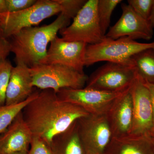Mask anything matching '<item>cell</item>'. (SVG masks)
I'll use <instances>...</instances> for the list:
<instances>
[{"mask_svg":"<svg viewBox=\"0 0 154 154\" xmlns=\"http://www.w3.org/2000/svg\"><path fill=\"white\" fill-rule=\"evenodd\" d=\"M22 113L33 137L49 146L56 137L65 132L77 120L90 114L79 106L61 100L50 89L39 91Z\"/></svg>","mask_w":154,"mask_h":154,"instance_id":"obj_1","label":"cell"},{"mask_svg":"<svg viewBox=\"0 0 154 154\" xmlns=\"http://www.w3.org/2000/svg\"><path fill=\"white\" fill-rule=\"evenodd\" d=\"M70 19L61 13L49 25L24 28L11 36V52L16 64L28 67L39 63L47 55L48 46L57 36L58 32L69 26Z\"/></svg>","mask_w":154,"mask_h":154,"instance_id":"obj_2","label":"cell"},{"mask_svg":"<svg viewBox=\"0 0 154 154\" xmlns=\"http://www.w3.org/2000/svg\"><path fill=\"white\" fill-rule=\"evenodd\" d=\"M149 48H154V41L141 43L128 37L114 39L105 36L99 43L88 45L85 66L99 62L107 61L133 67L131 57L138 53Z\"/></svg>","mask_w":154,"mask_h":154,"instance_id":"obj_3","label":"cell"},{"mask_svg":"<svg viewBox=\"0 0 154 154\" xmlns=\"http://www.w3.org/2000/svg\"><path fill=\"white\" fill-rule=\"evenodd\" d=\"M29 69L34 88L50 89L56 94L64 88H85L88 77L85 73L61 65L38 63Z\"/></svg>","mask_w":154,"mask_h":154,"instance_id":"obj_4","label":"cell"},{"mask_svg":"<svg viewBox=\"0 0 154 154\" xmlns=\"http://www.w3.org/2000/svg\"><path fill=\"white\" fill-rule=\"evenodd\" d=\"M62 11L57 0H37L33 6L23 11L0 14L4 37L8 38L24 28L35 27Z\"/></svg>","mask_w":154,"mask_h":154,"instance_id":"obj_5","label":"cell"},{"mask_svg":"<svg viewBox=\"0 0 154 154\" xmlns=\"http://www.w3.org/2000/svg\"><path fill=\"white\" fill-rule=\"evenodd\" d=\"M98 0H88L73 19L72 23L61 29L63 40L80 42L88 45L97 44L105 38L97 15Z\"/></svg>","mask_w":154,"mask_h":154,"instance_id":"obj_6","label":"cell"},{"mask_svg":"<svg viewBox=\"0 0 154 154\" xmlns=\"http://www.w3.org/2000/svg\"><path fill=\"white\" fill-rule=\"evenodd\" d=\"M136 78L133 67L107 62L88 77L85 88L110 93H122L130 89Z\"/></svg>","mask_w":154,"mask_h":154,"instance_id":"obj_7","label":"cell"},{"mask_svg":"<svg viewBox=\"0 0 154 154\" xmlns=\"http://www.w3.org/2000/svg\"><path fill=\"white\" fill-rule=\"evenodd\" d=\"M126 91L110 93L85 87L64 88L57 95L62 101L79 106L89 114L101 115L106 114L116 100Z\"/></svg>","mask_w":154,"mask_h":154,"instance_id":"obj_8","label":"cell"},{"mask_svg":"<svg viewBox=\"0 0 154 154\" xmlns=\"http://www.w3.org/2000/svg\"><path fill=\"white\" fill-rule=\"evenodd\" d=\"M86 154H104L112 137L106 114H89L77 122Z\"/></svg>","mask_w":154,"mask_h":154,"instance_id":"obj_9","label":"cell"},{"mask_svg":"<svg viewBox=\"0 0 154 154\" xmlns=\"http://www.w3.org/2000/svg\"><path fill=\"white\" fill-rule=\"evenodd\" d=\"M88 45L80 42H67L57 36L50 43L47 55L39 63L59 64L84 72Z\"/></svg>","mask_w":154,"mask_h":154,"instance_id":"obj_10","label":"cell"},{"mask_svg":"<svg viewBox=\"0 0 154 154\" xmlns=\"http://www.w3.org/2000/svg\"><path fill=\"white\" fill-rule=\"evenodd\" d=\"M130 91L133 109V122L131 134L149 135L154 123L153 110L148 88L136 75Z\"/></svg>","mask_w":154,"mask_h":154,"instance_id":"obj_11","label":"cell"},{"mask_svg":"<svg viewBox=\"0 0 154 154\" xmlns=\"http://www.w3.org/2000/svg\"><path fill=\"white\" fill-rule=\"evenodd\" d=\"M122 14L115 25L110 27L105 36L112 39L128 37L133 40H149L153 30L148 21L137 14L128 5H121Z\"/></svg>","mask_w":154,"mask_h":154,"instance_id":"obj_12","label":"cell"},{"mask_svg":"<svg viewBox=\"0 0 154 154\" xmlns=\"http://www.w3.org/2000/svg\"><path fill=\"white\" fill-rule=\"evenodd\" d=\"M130 89L116 100L106 114L112 137H121L131 134L133 109Z\"/></svg>","mask_w":154,"mask_h":154,"instance_id":"obj_13","label":"cell"},{"mask_svg":"<svg viewBox=\"0 0 154 154\" xmlns=\"http://www.w3.org/2000/svg\"><path fill=\"white\" fill-rule=\"evenodd\" d=\"M33 137L21 112L5 131L0 135V154L28 152Z\"/></svg>","mask_w":154,"mask_h":154,"instance_id":"obj_14","label":"cell"},{"mask_svg":"<svg viewBox=\"0 0 154 154\" xmlns=\"http://www.w3.org/2000/svg\"><path fill=\"white\" fill-rule=\"evenodd\" d=\"M29 67L24 64L13 67L7 89L6 105H14L27 100L34 91Z\"/></svg>","mask_w":154,"mask_h":154,"instance_id":"obj_15","label":"cell"},{"mask_svg":"<svg viewBox=\"0 0 154 154\" xmlns=\"http://www.w3.org/2000/svg\"><path fill=\"white\" fill-rule=\"evenodd\" d=\"M104 154H154V140L149 135L112 137Z\"/></svg>","mask_w":154,"mask_h":154,"instance_id":"obj_16","label":"cell"},{"mask_svg":"<svg viewBox=\"0 0 154 154\" xmlns=\"http://www.w3.org/2000/svg\"><path fill=\"white\" fill-rule=\"evenodd\" d=\"M77 121L53 140L50 146L53 154H86L78 131Z\"/></svg>","mask_w":154,"mask_h":154,"instance_id":"obj_17","label":"cell"},{"mask_svg":"<svg viewBox=\"0 0 154 154\" xmlns=\"http://www.w3.org/2000/svg\"><path fill=\"white\" fill-rule=\"evenodd\" d=\"M136 74L145 83H154V48L138 53L131 58Z\"/></svg>","mask_w":154,"mask_h":154,"instance_id":"obj_18","label":"cell"},{"mask_svg":"<svg viewBox=\"0 0 154 154\" xmlns=\"http://www.w3.org/2000/svg\"><path fill=\"white\" fill-rule=\"evenodd\" d=\"M39 92L34 91L27 100L21 103L0 107V135L5 131L24 108L37 97Z\"/></svg>","mask_w":154,"mask_h":154,"instance_id":"obj_19","label":"cell"},{"mask_svg":"<svg viewBox=\"0 0 154 154\" xmlns=\"http://www.w3.org/2000/svg\"><path fill=\"white\" fill-rule=\"evenodd\" d=\"M121 0H98L97 15L102 33L106 35L110 26L111 15Z\"/></svg>","mask_w":154,"mask_h":154,"instance_id":"obj_20","label":"cell"},{"mask_svg":"<svg viewBox=\"0 0 154 154\" xmlns=\"http://www.w3.org/2000/svg\"><path fill=\"white\" fill-rule=\"evenodd\" d=\"M13 67L7 60L0 65V107L5 105L6 93Z\"/></svg>","mask_w":154,"mask_h":154,"instance_id":"obj_21","label":"cell"},{"mask_svg":"<svg viewBox=\"0 0 154 154\" xmlns=\"http://www.w3.org/2000/svg\"><path fill=\"white\" fill-rule=\"evenodd\" d=\"M57 2L62 8L61 13L71 20L74 19L87 0H57Z\"/></svg>","mask_w":154,"mask_h":154,"instance_id":"obj_22","label":"cell"},{"mask_svg":"<svg viewBox=\"0 0 154 154\" xmlns=\"http://www.w3.org/2000/svg\"><path fill=\"white\" fill-rule=\"evenodd\" d=\"M128 5L134 11L148 20L154 4V0H128Z\"/></svg>","mask_w":154,"mask_h":154,"instance_id":"obj_23","label":"cell"},{"mask_svg":"<svg viewBox=\"0 0 154 154\" xmlns=\"http://www.w3.org/2000/svg\"><path fill=\"white\" fill-rule=\"evenodd\" d=\"M30 146L27 154H53L50 147L38 138L33 137Z\"/></svg>","mask_w":154,"mask_h":154,"instance_id":"obj_24","label":"cell"},{"mask_svg":"<svg viewBox=\"0 0 154 154\" xmlns=\"http://www.w3.org/2000/svg\"><path fill=\"white\" fill-rule=\"evenodd\" d=\"M37 0H6L8 13L19 12L33 5Z\"/></svg>","mask_w":154,"mask_h":154,"instance_id":"obj_25","label":"cell"},{"mask_svg":"<svg viewBox=\"0 0 154 154\" xmlns=\"http://www.w3.org/2000/svg\"><path fill=\"white\" fill-rule=\"evenodd\" d=\"M11 52V44L7 38H0V65L7 60V58Z\"/></svg>","mask_w":154,"mask_h":154,"instance_id":"obj_26","label":"cell"},{"mask_svg":"<svg viewBox=\"0 0 154 154\" xmlns=\"http://www.w3.org/2000/svg\"><path fill=\"white\" fill-rule=\"evenodd\" d=\"M144 83L145 85L148 88L150 94L152 105L153 110L154 123V83H149L144 82Z\"/></svg>","mask_w":154,"mask_h":154,"instance_id":"obj_27","label":"cell"},{"mask_svg":"<svg viewBox=\"0 0 154 154\" xmlns=\"http://www.w3.org/2000/svg\"><path fill=\"white\" fill-rule=\"evenodd\" d=\"M6 0H0V14L8 13Z\"/></svg>","mask_w":154,"mask_h":154,"instance_id":"obj_28","label":"cell"},{"mask_svg":"<svg viewBox=\"0 0 154 154\" xmlns=\"http://www.w3.org/2000/svg\"><path fill=\"white\" fill-rule=\"evenodd\" d=\"M148 21L150 25L152 26V28H154V4L152 8L151 13L149 17Z\"/></svg>","mask_w":154,"mask_h":154,"instance_id":"obj_29","label":"cell"},{"mask_svg":"<svg viewBox=\"0 0 154 154\" xmlns=\"http://www.w3.org/2000/svg\"><path fill=\"white\" fill-rule=\"evenodd\" d=\"M2 37H4V32H3L2 22L0 16V38Z\"/></svg>","mask_w":154,"mask_h":154,"instance_id":"obj_30","label":"cell"},{"mask_svg":"<svg viewBox=\"0 0 154 154\" xmlns=\"http://www.w3.org/2000/svg\"><path fill=\"white\" fill-rule=\"evenodd\" d=\"M149 135L154 140V127L153 129L152 130L150 133Z\"/></svg>","mask_w":154,"mask_h":154,"instance_id":"obj_31","label":"cell"},{"mask_svg":"<svg viewBox=\"0 0 154 154\" xmlns=\"http://www.w3.org/2000/svg\"><path fill=\"white\" fill-rule=\"evenodd\" d=\"M28 152H21L15 153L11 154H27Z\"/></svg>","mask_w":154,"mask_h":154,"instance_id":"obj_32","label":"cell"},{"mask_svg":"<svg viewBox=\"0 0 154 154\" xmlns=\"http://www.w3.org/2000/svg\"></svg>","mask_w":154,"mask_h":154,"instance_id":"obj_33","label":"cell"},{"mask_svg":"<svg viewBox=\"0 0 154 154\" xmlns=\"http://www.w3.org/2000/svg\"></svg>","mask_w":154,"mask_h":154,"instance_id":"obj_34","label":"cell"}]
</instances>
